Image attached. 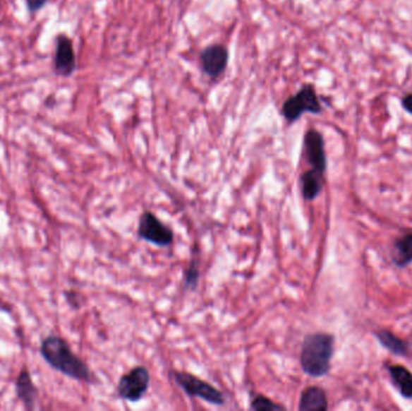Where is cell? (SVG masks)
Masks as SVG:
<instances>
[{
  "mask_svg": "<svg viewBox=\"0 0 412 411\" xmlns=\"http://www.w3.org/2000/svg\"><path fill=\"white\" fill-rule=\"evenodd\" d=\"M42 357L52 368L78 381L91 383V370L81 358L71 351L69 344L61 337H47L42 344Z\"/></svg>",
  "mask_w": 412,
  "mask_h": 411,
  "instance_id": "1",
  "label": "cell"
},
{
  "mask_svg": "<svg viewBox=\"0 0 412 411\" xmlns=\"http://www.w3.org/2000/svg\"><path fill=\"white\" fill-rule=\"evenodd\" d=\"M335 338L329 333L308 334L301 350L303 371L311 378H322L330 370L334 355Z\"/></svg>",
  "mask_w": 412,
  "mask_h": 411,
  "instance_id": "2",
  "label": "cell"
},
{
  "mask_svg": "<svg viewBox=\"0 0 412 411\" xmlns=\"http://www.w3.org/2000/svg\"><path fill=\"white\" fill-rule=\"evenodd\" d=\"M323 112L321 100L313 85L306 83L282 105V115L289 124H294L304 114L317 115Z\"/></svg>",
  "mask_w": 412,
  "mask_h": 411,
  "instance_id": "3",
  "label": "cell"
},
{
  "mask_svg": "<svg viewBox=\"0 0 412 411\" xmlns=\"http://www.w3.org/2000/svg\"><path fill=\"white\" fill-rule=\"evenodd\" d=\"M173 376L178 386L185 391L186 395L193 398L202 399L206 403L219 407L226 403V398L219 388L206 383L198 376L186 371H174Z\"/></svg>",
  "mask_w": 412,
  "mask_h": 411,
  "instance_id": "4",
  "label": "cell"
},
{
  "mask_svg": "<svg viewBox=\"0 0 412 411\" xmlns=\"http://www.w3.org/2000/svg\"><path fill=\"white\" fill-rule=\"evenodd\" d=\"M151 375L144 366L133 368L127 374L122 375L117 385V393L121 398L131 403H136L143 399L149 390Z\"/></svg>",
  "mask_w": 412,
  "mask_h": 411,
  "instance_id": "5",
  "label": "cell"
},
{
  "mask_svg": "<svg viewBox=\"0 0 412 411\" xmlns=\"http://www.w3.org/2000/svg\"><path fill=\"white\" fill-rule=\"evenodd\" d=\"M138 237L159 247L170 246L174 242L173 230L162 222L152 211H145L139 218Z\"/></svg>",
  "mask_w": 412,
  "mask_h": 411,
  "instance_id": "6",
  "label": "cell"
},
{
  "mask_svg": "<svg viewBox=\"0 0 412 411\" xmlns=\"http://www.w3.org/2000/svg\"><path fill=\"white\" fill-rule=\"evenodd\" d=\"M229 59V52L223 45L207 46L200 54L202 68L207 76L217 78L226 71Z\"/></svg>",
  "mask_w": 412,
  "mask_h": 411,
  "instance_id": "7",
  "label": "cell"
},
{
  "mask_svg": "<svg viewBox=\"0 0 412 411\" xmlns=\"http://www.w3.org/2000/svg\"><path fill=\"white\" fill-rule=\"evenodd\" d=\"M304 151L309 165L315 170L325 174L327 169V155L325 139L316 129H309L304 136Z\"/></svg>",
  "mask_w": 412,
  "mask_h": 411,
  "instance_id": "8",
  "label": "cell"
},
{
  "mask_svg": "<svg viewBox=\"0 0 412 411\" xmlns=\"http://www.w3.org/2000/svg\"><path fill=\"white\" fill-rule=\"evenodd\" d=\"M75 69L76 57L73 42L66 35H59L54 54V71L61 76H71Z\"/></svg>",
  "mask_w": 412,
  "mask_h": 411,
  "instance_id": "9",
  "label": "cell"
},
{
  "mask_svg": "<svg viewBox=\"0 0 412 411\" xmlns=\"http://www.w3.org/2000/svg\"><path fill=\"white\" fill-rule=\"evenodd\" d=\"M299 411L328 410L326 392L321 387L310 386L301 392Z\"/></svg>",
  "mask_w": 412,
  "mask_h": 411,
  "instance_id": "10",
  "label": "cell"
},
{
  "mask_svg": "<svg viewBox=\"0 0 412 411\" xmlns=\"http://www.w3.org/2000/svg\"><path fill=\"white\" fill-rule=\"evenodd\" d=\"M323 175L325 174L310 169L305 173L301 174V192L306 201H313L321 194L323 189Z\"/></svg>",
  "mask_w": 412,
  "mask_h": 411,
  "instance_id": "11",
  "label": "cell"
},
{
  "mask_svg": "<svg viewBox=\"0 0 412 411\" xmlns=\"http://www.w3.org/2000/svg\"><path fill=\"white\" fill-rule=\"evenodd\" d=\"M17 395L25 404V407L32 409L37 397V390L30 378L28 370H22L21 374L17 379Z\"/></svg>",
  "mask_w": 412,
  "mask_h": 411,
  "instance_id": "12",
  "label": "cell"
},
{
  "mask_svg": "<svg viewBox=\"0 0 412 411\" xmlns=\"http://www.w3.org/2000/svg\"><path fill=\"white\" fill-rule=\"evenodd\" d=\"M388 371L400 395L404 398L412 399V374L410 370L403 366H389Z\"/></svg>",
  "mask_w": 412,
  "mask_h": 411,
  "instance_id": "13",
  "label": "cell"
},
{
  "mask_svg": "<svg viewBox=\"0 0 412 411\" xmlns=\"http://www.w3.org/2000/svg\"><path fill=\"white\" fill-rule=\"evenodd\" d=\"M393 262L400 268L406 267L412 262V233L403 235L394 243Z\"/></svg>",
  "mask_w": 412,
  "mask_h": 411,
  "instance_id": "14",
  "label": "cell"
},
{
  "mask_svg": "<svg viewBox=\"0 0 412 411\" xmlns=\"http://www.w3.org/2000/svg\"><path fill=\"white\" fill-rule=\"evenodd\" d=\"M376 338L379 339L381 345L386 347L388 351H391L392 354L405 356L408 352V344L389 330H386V329L380 330L376 333Z\"/></svg>",
  "mask_w": 412,
  "mask_h": 411,
  "instance_id": "15",
  "label": "cell"
},
{
  "mask_svg": "<svg viewBox=\"0 0 412 411\" xmlns=\"http://www.w3.org/2000/svg\"><path fill=\"white\" fill-rule=\"evenodd\" d=\"M250 407L252 410L257 411L286 410V407H284L282 404L275 403V402H272V399L263 395H255V398L251 400V407Z\"/></svg>",
  "mask_w": 412,
  "mask_h": 411,
  "instance_id": "16",
  "label": "cell"
},
{
  "mask_svg": "<svg viewBox=\"0 0 412 411\" xmlns=\"http://www.w3.org/2000/svg\"><path fill=\"white\" fill-rule=\"evenodd\" d=\"M199 278H200V273H199L198 262L194 259L187 267V270L185 273L186 288L194 291L195 288L198 287Z\"/></svg>",
  "mask_w": 412,
  "mask_h": 411,
  "instance_id": "17",
  "label": "cell"
},
{
  "mask_svg": "<svg viewBox=\"0 0 412 411\" xmlns=\"http://www.w3.org/2000/svg\"><path fill=\"white\" fill-rule=\"evenodd\" d=\"M46 3H47V0H27V5H28L30 13H35L37 10L44 8Z\"/></svg>",
  "mask_w": 412,
  "mask_h": 411,
  "instance_id": "18",
  "label": "cell"
},
{
  "mask_svg": "<svg viewBox=\"0 0 412 411\" xmlns=\"http://www.w3.org/2000/svg\"><path fill=\"white\" fill-rule=\"evenodd\" d=\"M401 107L405 112L412 115V93H408L401 98Z\"/></svg>",
  "mask_w": 412,
  "mask_h": 411,
  "instance_id": "19",
  "label": "cell"
}]
</instances>
